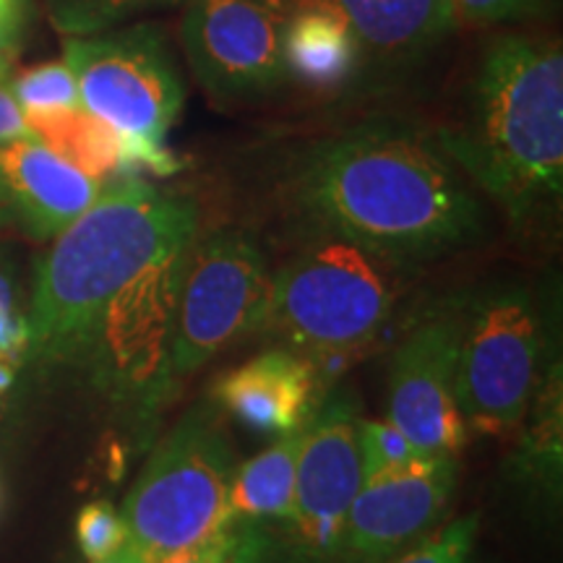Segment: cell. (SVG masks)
Here are the masks:
<instances>
[{
    "instance_id": "cell-1",
    "label": "cell",
    "mask_w": 563,
    "mask_h": 563,
    "mask_svg": "<svg viewBox=\"0 0 563 563\" xmlns=\"http://www.w3.org/2000/svg\"><path fill=\"white\" fill-rule=\"evenodd\" d=\"M287 186L316 232L402 264L460 249L483 230L467 175L439 141L405 123L373 121L316 141Z\"/></svg>"
},
{
    "instance_id": "cell-2",
    "label": "cell",
    "mask_w": 563,
    "mask_h": 563,
    "mask_svg": "<svg viewBox=\"0 0 563 563\" xmlns=\"http://www.w3.org/2000/svg\"><path fill=\"white\" fill-rule=\"evenodd\" d=\"M104 186L79 220L53 238L34 274L26 355L40 361L87 355L112 298L150 266L188 249L199 230L191 201L139 175Z\"/></svg>"
},
{
    "instance_id": "cell-3",
    "label": "cell",
    "mask_w": 563,
    "mask_h": 563,
    "mask_svg": "<svg viewBox=\"0 0 563 563\" xmlns=\"http://www.w3.org/2000/svg\"><path fill=\"white\" fill-rule=\"evenodd\" d=\"M439 146L475 186L527 224L561 203L563 53L553 40L504 34L485 47L462 121Z\"/></svg>"
},
{
    "instance_id": "cell-4",
    "label": "cell",
    "mask_w": 563,
    "mask_h": 563,
    "mask_svg": "<svg viewBox=\"0 0 563 563\" xmlns=\"http://www.w3.org/2000/svg\"><path fill=\"white\" fill-rule=\"evenodd\" d=\"M402 262L316 232L272 272L262 332H274L316 365L344 363L371 347L389 323L402 292Z\"/></svg>"
},
{
    "instance_id": "cell-5",
    "label": "cell",
    "mask_w": 563,
    "mask_h": 563,
    "mask_svg": "<svg viewBox=\"0 0 563 563\" xmlns=\"http://www.w3.org/2000/svg\"><path fill=\"white\" fill-rule=\"evenodd\" d=\"M232 449L207 405L180 418L141 470L121 519L125 545L144 563L209 545L232 525Z\"/></svg>"
},
{
    "instance_id": "cell-6",
    "label": "cell",
    "mask_w": 563,
    "mask_h": 563,
    "mask_svg": "<svg viewBox=\"0 0 563 563\" xmlns=\"http://www.w3.org/2000/svg\"><path fill=\"white\" fill-rule=\"evenodd\" d=\"M543 347L540 308L525 287H493L464 311L456 407L467 433L509 435L522 426L538 394Z\"/></svg>"
},
{
    "instance_id": "cell-7",
    "label": "cell",
    "mask_w": 563,
    "mask_h": 563,
    "mask_svg": "<svg viewBox=\"0 0 563 563\" xmlns=\"http://www.w3.org/2000/svg\"><path fill=\"white\" fill-rule=\"evenodd\" d=\"M272 266L241 230H217L183 253L167 378L191 376L245 334L262 332Z\"/></svg>"
},
{
    "instance_id": "cell-8",
    "label": "cell",
    "mask_w": 563,
    "mask_h": 563,
    "mask_svg": "<svg viewBox=\"0 0 563 563\" xmlns=\"http://www.w3.org/2000/svg\"><path fill=\"white\" fill-rule=\"evenodd\" d=\"M63 53L84 110L125 136L165 144L186 104V81L159 24L66 40Z\"/></svg>"
},
{
    "instance_id": "cell-9",
    "label": "cell",
    "mask_w": 563,
    "mask_h": 563,
    "mask_svg": "<svg viewBox=\"0 0 563 563\" xmlns=\"http://www.w3.org/2000/svg\"><path fill=\"white\" fill-rule=\"evenodd\" d=\"M180 45L194 79L217 102L269 97L290 87L287 13L277 0H186Z\"/></svg>"
},
{
    "instance_id": "cell-10",
    "label": "cell",
    "mask_w": 563,
    "mask_h": 563,
    "mask_svg": "<svg viewBox=\"0 0 563 563\" xmlns=\"http://www.w3.org/2000/svg\"><path fill=\"white\" fill-rule=\"evenodd\" d=\"M357 410L336 397L302 428L292 506L282 522V561L342 563L344 522L363 483Z\"/></svg>"
},
{
    "instance_id": "cell-11",
    "label": "cell",
    "mask_w": 563,
    "mask_h": 563,
    "mask_svg": "<svg viewBox=\"0 0 563 563\" xmlns=\"http://www.w3.org/2000/svg\"><path fill=\"white\" fill-rule=\"evenodd\" d=\"M464 311L443 308L426 316L394 350L386 420L402 431L422 456H456L467 428L456 407V355Z\"/></svg>"
},
{
    "instance_id": "cell-12",
    "label": "cell",
    "mask_w": 563,
    "mask_h": 563,
    "mask_svg": "<svg viewBox=\"0 0 563 563\" xmlns=\"http://www.w3.org/2000/svg\"><path fill=\"white\" fill-rule=\"evenodd\" d=\"M456 488V456H426L363 477L342 538V563H386L439 525Z\"/></svg>"
},
{
    "instance_id": "cell-13",
    "label": "cell",
    "mask_w": 563,
    "mask_h": 563,
    "mask_svg": "<svg viewBox=\"0 0 563 563\" xmlns=\"http://www.w3.org/2000/svg\"><path fill=\"white\" fill-rule=\"evenodd\" d=\"M183 253L186 249L139 274L97 323L87 355L115 384L141 389L167 378Z\"/></svg>"
},
{
    "instance_id": "cell-14",
    "label": "cell",
    "mask_w": 563,
    "mask_h": 563,
    "mask_svg": "<svg viewBox=\"0 0 563 563\" xmlns=\"http://www.w3.org/2000/svg\"><path fill=\"white\" fill-rule=\"evenodd\" d=\"M102 188V180L76 170L37 139L0 144V230L26 241H53Z\"/></svg>"
},
{
    "instance_id": "cell-15",
    "label": "cell",
    "mask_w": 563,
    "mask_h": 563,
    "mask_svg": "<svg viewBox=\"0 0 563 563\" xmlns=\"http://www.w3.org/2000/svg\"><path fill=\"white\" fill-rule=\"evenodd\" d=\"M287 13L316 11L344 24L363 63L382 70H407L426 60L456 30L449 0H277Z\"/></svg>"
},
{
    "instance_id": "cell-16",
    "label": "cell",
    "mask_w": 563,
    "mask_h": 563,
    "mask_svg": "<svg viewBox=\"0 0 563 563\" xmlns=\"http://www.w3.org/2000/svg\"><path fill=\"white\" fill-rule=\"evenodd\" d=\"M319 365L287 347L266 350L224 373L214 399L258 433L302 431L313 415Z\"/></svg>"
},
{
    "instance_id": "cell-17",
    "label": "cell",
    "mask_w": 563,
    "mask_h": 563,
    "mask_svg": "<svg viewBox=\"0 0 563 563\" xmlns=\"http://www.w3.org/2000/svg\"><path fill=\"white\" fill-rule=\"evenodd\" d=\"M302 431L285 433L241 467L230 481V517L249 525H282L290 514Z\"/></svg>"
},
{
    "instance_id": "cell-18",
    "label": "cell",
    "mask_w": 563,
    "mask_h": 563,
    "mask_svg": "<svg viewBox=\"0 0 563 563\" xmlns=\"http://www.w3.org/2000/svg\"><path fill=\"white\" fill-rule=\"evenodd\" d=\"M285 60L292 81L332 89L350 81L363 66L355 37L340 21L316 11L290 13L285 34Z\"/></svg>"
},
{
    "instance_id": "cell-19",
    "label": "cell",
    "mask_w": 563,
    "mask_h": 563,
    "mask_svg": "<svg viewBox=\"0 0 563 563\" xmlns=\"http://www.w3.org/2000/svg\"><path fill=\"white\" fill-rule=\"evenodd\" d=\"M24 121L32 136L47 150L74 165L89 178L108 183L112 173L123 167V136L81 104L76 108L24 110Z\"/></svg>"
},
{
    "instance_id": "cell-20",
    "label": "cell",
    "mask_w": 563,
    "mask_h": 563,
    "mask_svg": "<svg viewBox=\"0 0 563 563\" xmlns=\"http://www.w3.org/2000/svg\"><path fill=\"white\" fill-rule=\"evenodd\" d=\"M186 0H45L47 19L63 37L79 40L112 32L141 13L173 9Z\"/></svg>"
},
{
    "instance_id": "cell-21",
    "label": "cell",
    "mask_w": 563,
    "mask_h": 563,
    "mask_svg": "<svg viewBox=\"0 0 563 563\" xmlns=\"http://www.w3.org/2000/svg\"><path fill=\"white\" fill-rule=\"evenodd\" d=\"M9 89L21 110H53L81 104L79 87H76L66 60L42 63V66L24 70L9 84Z\"/></svg>"
},
{
    "instance_id": "cell-22",
    "label": "cell",
    "mask_w": 563,
    "mask_h": 563,
    "mask_svg": "<svg viewBox=\"0 0 563 563\" xmlns=\"http://www.w3.org/2000/svg\"><path fill=\"white\" fill-rule=\"evenodd\" d=\"M477 538V514H464L452 522L433 527L426 538L405 548L386 563H467Z\"/></svg>"
},
{
    "instance_id": "cell-23",
    "label": "cell",
    "mask_w": 563,
    "mask_h": 563,
    "mask_svg": "<svg viewBox=\"0 0 563 563\" xmlns=\"http://www.w3.org/2000/svg\"><path fill=\"white\" fill-rule=\"evenodd\" d=\"M357 449H361L363 477L426 460L389 420H357Z\"/></svg>"
},
{
    "instance_id": "cell-24",
    "label": "cell",
    "mask_w": 563,
    "mask_h": 563,
    "mask_svg": "<svg viewBox=\"0 0 563 563\" xmlns=\"http://www.w3.org/2000/svg\"><path fill=\"white\" fill-rule=\"evenodd\" d=\"M76 538H79L81 553L87 555L89 563L108 561L125 545L121 514L104 501L84 506L79 522H76Z\"/></svg>"
},
{
    "instance_id": "cell-25",
    "label": "cell",
    "mask_w": 563,
    "mask_h": 563,
    "mask_svg": "<svg viewBox=\"0 0 563 563\" xmlns=\"http://www.w3.org/2000/svg\"><path fill=\"white\" fill-rule=\"evenodd\" d=\"M30 347L26 316L19 311L16 285L9 266L0 262V368H13Z\"/></svg>"
},
{
    "instance_id": "cell-26",
    "label": "cell",
    "mask_w": 563,
    "mask_h": 563,
    "mask_svg": "<svg viewBox=\"0 0 563 563\" xmlns=\"http://www.w3.org/2000/svg\"><path fill=\"white\" fill-rule=\"evenodd\" d=\"M449 3L456 13V21H467L473 26H493L540 11L548 0H449Z\"/></svg>"
},
{
    "instance_id": "cell-27",
    "label": "cell",
    "mask_w": 563,
    "mask_h": 563,
    "mask_svg": "<svg viewBox=\"0 0 563 563\" xmlns=\"http://www.w3.org/2000/svg\"><path fill=\"white\" fill-rule=\"evenodd\" d=\"M26 19H30V5L0 11V63H5V66H11L21 51Z\"/></svg>"
},
{
    "instance_id": "cell-28",
    "label": "cell",
    "mask_w": 563,
    "mask_h": 563,
    "mask_svg": "<svg viewBox=\"0 0 563 563\" xmlns=\"http://www.w3.org/2000/svg\"><path fill=\"white\" fill-rule=\"evenodd\" d=\"M232 553H235V532H232L230 525L228 530H224L217 540H211L209 545L170 555V559L159 563H232Z\"/></svg>"
},
{
    "instance_id": "cell-29",
    "label": "cell",
    "mask_w": 563,
    "mask_h": 563,
    "mask_svg": "<svg viewBox=\"0 0 563 563\" xmlns=\"http://www.w3.org/2000/svg\"><path fill=\"white\" fill-rule=\"evenodd\" d=\"M19 139H34L30 125L24 121V110L19 108L16 97L5 84H0V144Z\"/></svg>"
},
{
    "instance_id": "cell-30",
    "label": "cell",
    "mask_w": 563,
    "mask_h": 563,
    "mask_svg": "<svg viewBox=\"0 0 563 563\" xmlns=\"http://www.w3.org/2000/svg\"><path fill=\"white\" fill-rule=\"evenodd\" d=\"M100 563H144V561L136 559V555H133L129 548H121V551H118L115 555H110L108 561H100Z\"/></svg>"
},
{
    "instance_id": "cell-31",
    "label": "cell",
    "mask_w": 563,
    "mask_h": 563,
    "mask_svg": "<svg viewBox=\"0 0 563 563\" xmlns=\"http://www.w3.org/2000/svg\"><path fill=\"white\" fill-rule=\"evenodd\" d=\"M21 5H30V3H26V0H0V11L21 9Z\"/></svg>"
},
{
    "instance_id": "cell-32",
    "label": "cell",
    "mask_w": 563,
    "mask_h": 563,
    "mask_svg": "<svg viewBox=\"0 0 563 563\" xmlns=\"http://www.w3.org/2000/svg\"><path fill=\"white\" fill-rule=\"evenodd\" d=\"M9 74H11V66H5V63H0V84L9 79Z\"/></svg>"
}]
</instances>
